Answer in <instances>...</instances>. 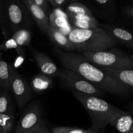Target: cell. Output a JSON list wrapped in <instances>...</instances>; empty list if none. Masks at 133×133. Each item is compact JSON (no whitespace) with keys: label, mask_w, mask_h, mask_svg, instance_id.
<instances>
[{"label":"cell","mask_w":133,"mask_h":133,"mask_svg":"<svg viewBox=\"0 0 133 133\" xmlns=\"http://www.w3.org/2000/svg\"><path fill=\"white\" fill-rule=\"evenodd\" d=\"M53 51L65 68L77 74L105 92L119 96L129 94L131 90L129 87L110 78L101 69L87 61L81 54L73 51H63L57 47H55Z\"/></svg>","instance_id":"cell-1"},{"label":"cell","mask_w":133,"mask_h":133,"mask_svg":"<svg viewBox=\"0 0 133 133\" xmlns=\"http://www.w3.org/2000/svg\"><path fill=\"white\" fill-rule=\"evenodd\" d=\"M73 94L89 114L92 121L90 129L96 132L103 131L107 126L127 112L96 96L74 91Z\"/></svg>","instance_id":"cell-2"},{"label":"cell","mask_w":133,"mask_h":133,"mask_svg":"<svg viewBox=\"0 0 133 133\" xmlns=\"http://www.w3.org/2000/svg\"><path fill=\"white\" fill-rule=\"evenodd\" d=\"M67 36L75 50L81 53L108 50L116 45V42L100 27L92 29L74 27Z\"/></svg>","instance_id":"cell-3"},{"label":"cell","mask_w":133,"mask_h":133,"mask_svg":"<svg viewBox=\"0 0 133 133\" xmlns=\"http://www.w3.org/2000/svg\"><path fill=\"white\" fill-rule=\"evenodd\" d=\"M31 26L29 13L20 1L5 0L0 2V28L5 39L18 30L29 29Z\"/></svg>","instance_id":"cell-4"},{"label":"cell","mask_w":133,"mask_h":133,"mask_svg":"<svg viewBox=\"0 0 133 133\" xmlns=\"http://www.w3.org/2000/svg\"><path fill=\"white\" fill-rule=\"evenodd\" d=\"M81 55L91 64L98 68L122 70L133 68L132 56L114 48L110 50L82 52Z\"/></svg>","instance_id":"cell-5"},{"label":"cell","mask_w":133,"mask_h":133,"mask_svg":"<svg viewBox=\"0 0 133 133\" xmlns=\"http://www.w3.org/2000/svg\"><path fill=\"white\" fill-rule=\"evenodd\" d=\"M57 77L72 88L74 92L96 97L104 96L105 94V92L102 90L91 84L85 79L68 69L65 68L59 71Z\"/></svg>","instance_id":"cell-6"},{"label":"cell","mask_w":133,"mask_h":133,"mask_svg":"<svg viewBox=\"0 0 133 133\" xmlns=\"http://www.w3.org/2000/svg\"><path fill=\"white\" fill-rule=\"evenodd\" d=\"M9 71L10 90L14 94L19 109H23L31 99L32 90L12 64H9Z\"/></svg>","instance_id":"cell-7"},{"label":"cell","mask_w":133,"mask_h":133,"mask_svg":"<svg viewBox=\"0 0 133 133\" xmlns=\"http://www.w3.org/2000/svg\"><path fill=\"white\" fill-rule=\"evenodd\" d=\"M42 120V112L40 107L37 105L31 106L21 118L16 129L15 133L29 132Z\"/></svg>","instance_id":"cell-8"},{"label":"cell","mask_w":133,"mask_h":133,"mask_svg":"<svg viewBox=\"0 0 133 133\" xmlns=\"http://www.w3.org/2000/svg\"><path fill=\"white\" fill-rule=\"evenodd\" d=\"M32 54L34 61L42 74L49 77L58 76L59 70L57 65L48 56L36 50H32Z\"/></svg>","instance_id":"cell-9"},{"label":"cell","mask_w":133,"mask_h":133,"mask_svg":"<svg viewBox=\"0 0 133 133\" xmlns=\"http://www.w3.org/2000/svg\"><path fill=\"white\" fill-rule=\"evenodd\" d=\"M24 3L30 16L33 18L39 28L43 32L46 33L50 26L49 18L46 12L32 0H24Z\"/></svg>","instance_id":"cell-10"},{"label":"cell","mask_w":133,"mask_h":133,"mask_svg":"<svg viewBox=\"0 0 133 133\" xmlns=\"http://www.w3.org/2000/svg\"><path fill=\"white\" fill-rule=\"evenodd\" d=\"M109 77L120 84L129 87L131 90L133 88V70L122 69H110L99 68Z\"/></svg>","instance_id":"cell-11"},{"label":"cell","mask_w":133,"mask_h":133,"mask_svg":"<svg viewBox=\"0 0 133 133\" xmlns=\"http://www.w3.org/2000/svg\"><path fill=\"white\" fill-rule=\"evenodd\" d=\"M46 34L51 40V41L55 44V47L62 48L66 51L74 52L76 51L75 48L69 40L68 36L62 33L60 30L50 25Z\"/></svg>","instance_id":"cell-12"},{"label":"cell","mask_w":133,"mask_h":133,"mask_svg":"<svg viewBox=\"0 0 133 133\" xmlns=\"http://www.w3.org/2000/svg\"><path fill=\"white\" fill-rule=\"evenodd\" d=\"M104 31L116 42L128 45L129 48H133V37L131 32L119 27L105 26Z\"/></svg>","instance_id":"cell-13"},{"label":"cell","mask_w":133,"mask_h":133,"mask_svg":"<svg viewBox=\"0 0 133 133\" xmlns=\"http://www.w3.org/2000/svg\"><path fill=\"white\" fill-rule=\"evenodd\" d=\"M53 85L51 78L44 74H38L33 77L31 83V88L36 94H41Z\"/></svg>","instance_id":"cell-14"},{"label":"cell","mask_w":133,"mask_h":133,"mask_svg":"<svg viewBox=\"0 0 133 133\" xmlns=\"http://www.w3.org/2000/svg\"><path fill=\"white\" fill-rule=\"evenodd\" d=\"M112 125L119 133H133V122L131 116L128 112L117 118Z\"/></svg>","instance_id":"cell-15"},{"label":"cell","mask_w":133,"mask_h":133,"mask_svg":"<svg viewBox=\"0 0 133 133\" xmlns=\"http://www.w3.org/2000/svg\"><path fill=\"white\" fill-rule=\"evenodd\" d=\"M0 89L6 92L10 90L9 64L3 58L0 60Z\"/></svg>","instance_id":"cell-16"},{"label":"cell","mask_w":133,"mask_h":133,"mask_svg":"<svg viewBox=\"0 0 133 133\" xmlns=\"http://www.w3.org/2000/svg\"><path fill=\"white\" fill-rule=\"evenodd\" d=\"M10 37L14 39L19 46L24 48L31 45L32 33L29 29H23L17 31Z\"/></svg>","instance_id":"cell-17"},{"label":"cell","mask_w":133,"mask_h":133,"mask_svg":"<svg viewBox=\"0 0 133 133\" xmlns=\"http://www.w3.org/2000/svg\"><path fill=\"white\" fill-rule=\"evenodd\" d=\"M14 113L0 114V133H9L12 130L14 124Z\"/></svg>","instance_id":"cell-18"},{"label":"cell","mask_w":133,"mask_h":133,"mask_svg":"<svg viewBox=\"0 0 133 133\" xmlns=\"http://www.w3.org/2000/svg\"><path fill=\"white\" fill-rule=\"evenodd\" d=\"M68 15H88L93 16L92 12L87 6L81 3L74 2L66 7Z\"/></svg>","instance_id":"cell-19"},{"label":"cell","mask_w":133,"mask_h":133,"mask_svg":"<svg viewBox=\"0 0 133 133\" xmlns=\"http://www.w3.org/2000/svg\"><path fill=\"white\" fill-rule=\"evenodd\" d=\"M14 112L9 92L1 90L0 92V114Z\"/></svg>","instance_id":"cell-20"},{"label":"cell","mask_w":133,"mask_h":133,"mask_svg":"<svg viewBox=\"0 0 133 133\" xmlns=\"http://www.w3.org/2000/svg\"><path fill=\"white\" fill-rule=\"evenodd\" d=\"M14 49L16 50L18 56L25 55V51L24 48L19 46L16 42L14 40V38L12 37H9L8 38H6V40L0 44V50L2 51H6L9 49Z\"/></svg>","instance_id":"cell-21"},{"label":"cell","mask_w":133,"mask_h":133,"mask_svg":"<svg viewBox=\"0 0 133 133\" xmlns=\"http://www.w3.org/2000/svg\"><path fill=\"white\" fill-rule=\"evenodd\" d=\"M91 129L85 130L83 129L70 127H57L52 131V133H95Z\"/></svg>","instance_id":"cell-22"},{"label":"cell","mask_w":133,"mask_h":133,"mask_svg":"<svg viewBox=\"0 0 133 133\" xmlns=\"http://www.w3.org/2000/svg\"><path fill=\"white\" fill-rule=\"evenodd\" d=\"M71 21H76L79 22L88 23H98V21L93 16L88 15H68Z\"/></svg>","instance_id":"cell-23"},{"label":"cell","mask_w":133,"mask_h":133,"mask_svg":"<svg viewBox=\"0 0 133 133\" xmlns=\"http://www.w3.org/2000/svg\"><path fill=\"white\" fill-rule=\"evenodd\" d=\"M74 27L81 29H92L99 27V23H88V22H79L76 21H71Z\"/></svg>","instance_id":"cell-24"},{"label":"cell","mask_w":133,"mask_h":133,"mask_svg":"<svg viewBox=\"0 0 133 133\" xmlns=\"http://www.w3.org/2000/svg\"><path fill=\"white\" fill-rule=\"evenodd\" d=\"M27 133H50L44 121L42 120L33 129Z\"/></svg>","instance_id":"cell-25"},{"label":"cell","mask_w":133,"mask_h":133,"mask_svg":"<svg viewBox=\"0 0 133 133\" xmlns=\"http://www.w3.org/2000/svg\"><path fill=\"white\" fill-rule=\"evenodd\" d=\"M36 5L40 6L46 12V10L48 9V0H32Z\"/></svg>","instance_id":"cell-26"},{"label":"cell","mask_w":133,"mask_h":133,"mask_svg":"<svg viewBox=\"0 0 133 133\" xmlns=\"http://www.w3.org/2000/svg\"><path fill=\"white\" fill-rule=\"evenodd\" d=\"M123 13H124L125 15L127 17H128L129 18H131L132 19L133 18V8L131 6H126L125 8L123 9Z\"/></svg>","instance_id":"cell-27"},{"label":"cell","mask_w":133,"mask_h":133,"mask_svg":"<svg viewBox=\"0 0 133 133\" xmlns=\"http://www.w3.org/2000/svg\"><path fill=\"white\" fill-rule=\"evenodd\" d=\"M68 0H53L54 7H61L67 3Z\"/></svg>","instance_id":"cell-28"},{"label":"cell","mask_w":133,"mask_h":133,"mask_svg":"<svg viewBox=\"0 0 133 133\" xmlns=\"http://www.w3.org/2000/svg\"><path fill=\"white\" fill-rule=\"evenodd\" d=\"M95 1L98 3L101 4V5H105V4H107L109 2V0H95Z\"/></svg>","instance_id":"cell-29"},{"label":"cell","mask_w":133,"mask_h":133,"mask_svg":"<svg viewBox=\"0 0 133 133\" xmlns=\"http://www.w3.org/2000/svg\"><path fill=\"white\" fill-rule=\"evenodd\" d=\"M48 3H50L52 5V6H53V0H48Z\"/></svg>","instance_id":"cell-30"},{"label":"cell","mask_w":133,"mask_h":133,"mask_svg":"<svg viewBox=\"0 0 133 133\" xmlns=\"http://www.w3.org/2000/svg\"><path fill=\"white\" fill-rule=\"evenodd\" d=\"M2 59V54H1V51L0 50V60Z\"/></svg>","instance_id":"cell-31"},{"label":"cell","mask_w":133,"mask_h":133,"mask_svg":"<svg viewBox=\"0 0 133 133\" xmlns=\"http://www.w3.org/2000/svg\"><path fill=\"white\" fill-rule=\"evenodd\" d=\"M1 1H2V0H0V2H1Z\"/></svg>","instance_id":"cell-32"},{"label":"cell","mask_w":133,"mask_h":133,"mask_svg":"<svg viewBox=\"0 0 133 133\" xmlns=\"http://www.w3.org/2000/svg\"><path fill=\"white\" fill-rule=\"evenodd\" d=\"M0 92H1V89H0Z\"/></svg>","instance_id":"cell-33"},{"label":"cell","mask_w":133,"mask_h":133,"mask_svg":"<svg viewBox=\"0 0 133 133\" xmlns=\"http://www.w3.org/2000/svg\"><path fill=\"white\" fill-rule=\"evenodd\" d=\"M73 1H75V0H73Z\"/></svg>","instance_id":"cell-34"},{"label":"cell","mask_w":133,"mask_h":133,"mask_svg":"<svg viewBox=\"0 0 133 133\" xmlns=\"http://www.w3.org/2000/svg\"><path fill=\"white\" fill-rule=\"evenodd\" d=\"M95 133H97V132H95Z\"/></svg>","instance_id":"cell-35"},{"label":"cell","mask_w":133,"mask_h":133,"mask_svg":"<svg viewBox=\"0 0 133 133\" xmlns=\"http://www.w3.org/2000/svg\"><path fill=\"white\" fill-rule=\"evenodd\" d=\"M23 1H24V0H23Z\"/></svg>","instance_id":"cell-36"}]
</instances>
